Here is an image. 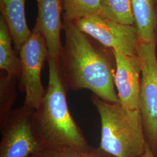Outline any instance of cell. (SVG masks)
Wrapping results in <instances>:
<instances>
[{"label": "cell", "mask_w": 157, "mask_h": 157, "mask_svg": "<svg viewBox=\"0 0 157 157\" xmlns=\"http://www.w3.org/2000/svg\"><path fill=\"white\" fill-rule=\"evenodd\" d=\"M65 36L61 56L62 76L67 90H89L104 101L119 102L111 56L93 43L76 25L63 19Z\"/></svg>", "instance_id": "6da1fadb"}, {"label": "cell", "mask_w": 157, "mask_h": 157, "mask_svg": "<svg viewBox=\"0 0 157 157\" xmlns=\"http://www.w3.org/2000/svg\"><path fill=\"white\" fill-rule=\"evenodd\" d=\"M48 82L32 119L35 136L41 149L74 147L83 150L92 147L69 111L67 89L62 76L61 60L48 56Z\"/></svg>", "instance_id": "7a4b0ae2"}, {"label": "cell", "mask_w": 157, "mask_h": 157, "mask_svg": "<svg viewBox=\"0 0 157 157\" xmlns=\"http://www.w3.org/2000/svg\"><path fill=\"white\" fill-rule=\"evenodd\" d=\"M91 101L99 114V148L114 157H142L148 144L140 112L129 110L120 102L104 101L93 94Z\"/></svg>", "instance_id": "3957f363"}, {"label": "cell", "mask_w": 157, "mask_h": 157, "mask_svg": "<svg viewBox=\"0 0 157 157\" xmlns=\"http://www.w3.org/2000/svg\"><path fill=\"white\" fill-rule=\"evenodd\" d=\"M19 54L21 61L19 87L25 93L23 105L35 110L45 94L41 75L48 56L45 37L37 25L35 24L30 37Z\"/></svg>", "instance_id": "277c9868"}, {"label": "cell", "mask_w": 157, "mask_h": 157, "mask_svg": "<svg viewBox=\"0 0 157 157\" xmlns=\"http://www.w3.org/2000/svg\"><path fill=\"white\" fill-rule=\"evenodd\" d=\"M141 67L140 110L148 144L154 153L157 145V57L156 42L140 41Z\"/></svg>", "instance_id": "5b68a950"}, {"label": "cell", "mask_w": 157, "mask_h": 157, "mask_svg": "<svg viewBox=\"0 0 157 157\" xmlns=\"http://www.w3.org/2000/svg\"><path fill=\"white\" fill-rule=\"evenodd\" d=\"M34 109L23 105L1 128L0 157H30L41 150L33 129Z\"/></svg>", "instance_id": "8992f818"}, {"label": "cell", "mask_w": 157, "mask_h": 157, "mask_svg": "<svg viewBox=\"0 0 157 157\" xmlns=\"http://www.w3.org/2000/svg\"><path fill=\"white\" fill-rule=\"evenodd\" d=\"M73 22L105 47L129 56H138L140 40L133 25L115 22L101 15H90Z\"/></svg>", "instance_id": "52a82bcc"}, {"label": "cell", "mask_w": 157, "mask_h": 157, "mask_svg": "<svg viewBox=\"0 0 157 157\" xmlns=\"http://www.w3.org/2000/svg\"><path fill=\"white\" fill-rule=\"evenodd\" d=\"M115 61V84L120 104L125 108L140 112L141 67L138 56H129L111 50Z\"/></svg>", "instance_id": "ba28073f"}, {"label": "cell", "mask_w": 157, "mask_h": 157, "mask_svg": "<svg viewBox=\"0 0 157 157\" xmlns=\"http://www.w3.org/2000/svg\"><path fill=\"white\" fill-rule=\"evenodd\" d=\"M37 25L45 37L48 56L61 60L63 46L61 32L63 30L61 15L63 9L62 0H37Z\"/></svg>", "instance_id": "9c48e42d"}, {"label": "cell", "mask_w": 157, "mask_h": 157, "mask_svg": "<svg viewBox=\"0 0 157 157\" xmlns=\"http://www.w3.org/2000/svg\"><path fill=\"white\" fill-rule=\"evenodd\" d=\"M25 1L26 0H0L1 15L8 26L15 50L17 53L32 33L26 22Z\"/></svg>", "instance_id": "30bf717a"}, {"label": "cell", "mask_w": 157, "mask_h": 157, "mask_svg": "<svg viewBox=\"0 0 157 157\" xmlns=\"http://www.w3.org/2000/svg\"><path fill=\"white\" fill-rule=\"evenodd\" d=\"M132 12L140 41L157 42V11L154 0H131Z\"/></svg>", "instance_id": "8fae6325"}, {"label": "cell", "mask_w": 157, "mask_h": 157, "mask_svg": "<svg viewBox=\"0 0 157 157\" xmlns=\"http://www.w3.org/2000/svg\"><path fill=\"white\" fill-rule=\"evenodd\" d=\"M12 39L5 19L0 17V69L11 78L19 80L21 61L12 46Z\"/></svg>", "instance_id": "7c38bea8"}, {"label": "cell", "mask_w": 157, "mask_h": 157, "mask_svg": "<svg viewBox=\"0 0 157 157\" xmlns=\"http://www.w3.org/2000/svg\"><path fill=\"white\" fill-rule=\"evenodd\" d=\"M63 19L75 22L93 15H101L102 0H62Z\"/></svg>", "instance_id": "4fadbf2b"}, {"label": "cell", "mask_w": 157, "mask_h": 157, "mask_svg": "<svg viewBox=\"0 0 157 157\" xmlns=\"http://www.w3.org/2000/svg\"><path fill=\"white\" fill-rule=\"evenodd\" d=\"M101 15L124 25L133 26L135 23L131 0H102Z\"/></svg>", "instance_id": "5bb4252c"}, {"label": "cell", "mask_w": 157, "mask_h": 157, "mask_svg": "<svg viewBox=\"0 0 157 157\" xmlns=\"http://www.w3.org/2000/svg\"><path fill=\"white\" fill-rule=\"evenodd\" d=\"M18 79L1 75L0 77V127L6 123L17 100Z\"/></svg>", "instance_id": "9a60e30c"}, {"label": "cell", "mask_w": 157, "mask_h": 157, "mask_svg": "<svg viewBox=\"0 0 157 157\" xmlns=\"http://www.w3.org/2000/svg\"><path fill=\"white\" fill-rule=\"evenodd\" d=\"M30 157H114L99 147L83 150L74 147L41 149Z\"/></svg>", "instance_id": "2e32d148"}, {"label": "cell", "mask_w": 157, "mask_h": 157, "mask_svg": "<svg viewBox=\"0 0 157 157\" xmlns=\"http://www.w3.org/2000/svg\"><path fill=\"white\" fill-rule=\"evenodd\" d=\"M142 157H155L149 146L147 148L146 151Z\"/></svg>", "instance_id": "e0dca14e"}, {"label": "cell", "mask_w": 157, "mask_h": 157, "mask_svg": "<svg viewBox=\"0 0 157 157\" xmlns=\"http://www.w3.org/2000/svg\"><path fill=\"white\" fill-rule=\"evenodd\" d=\"M154 154L155 157H157V147H156V148H155V151L154 152Z\"/></svg>", "instance_id": "ac0fdd59"}, {"label": "cell", "mask_w": 157, "mask_h": 157, "mask_svg": "<svg viewBox=\"0 0 157 157\" xmlns=\"http://www.w3.org/2000/svg\"><path fill=\"white\" fill-rule=\"evenodd\" d=\"M156 11H157V9H156Z\"/></svg>", "instance_id": "d6986e66"}]
</instances>
